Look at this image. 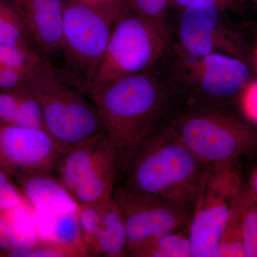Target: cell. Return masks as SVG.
I'll list each match as a JSON object with an SVG mask.
<instances>
[{
    "mask_svg": "<svg viewBox=\"0 0 257 257\" xmlns=\"http://www.w3.org/2000/svg\"><path fill=\"white\" fill-rule=\"evenodd\" d=\"M208 167L170 124L158 122L118 165L115 189L194 207Z\"/></svg>",
    "mask_w": 257,
    "mask_h": 257,
    "instance_id": "obj_1",
    "label": "cell"
},
{
    "mask_svg": "<svg viewBox=\"0 0 257 257\" xmlns=\"http://www.w3.org/2000/svg\"><path fill=\"white\" fill-rule=\"evenodd\" d=\"M152 67L85 92L116 148L117 166L159 122L172 96Z\"/></svg>",
    "mask_w": 257,
    "mask_h": 257,
    "instance_id": "obj_2",
    "label": "cell"
},
{
    "mask_svg": "<svg viewBox=\"0 0 257 257\" xmlns=\"http://www.w3.org/2000/svg\"><path fill=\"white\" fill-rule=\"evenodd\" d=\"M61 72L84 92L92 82L125 0H64Z\"/></svg>",
    "mask_w": 257,
    "mask_h": 257,
    "instance_id": "obj_3",
    "label": "cell"
},
{
    "mask_svg": "<svg viewBox=\"0 0 257 257\" xmlns=\"http://www.w3.org/2000/svg\"><path fill=\"white\" fill-rule=\"evenodd\" d=\"M25 84L40 104L45 130L65 150L104 132L90 99L50 61L39 64Z\"/></svg>",
    "mask_w": 257,
    "mask_h": 257,
    "instance_id": "obj_4",
    "label": "cell"
},
{
    "mask_svg": "<svg viewBox=\"0 0 257 257\" xmlns=\"http://www.w3.org/2000/svg\"><path fill=\"white\" fill-rule=\"evenodd\" d=\"M170 124L191 152L209 167L235 162L257 152L256 132L215 109H193Z\"/></svg>",
    "mask_w": 257,
    "mask_h": 257,
    "instance_id": "obj_5",
    "label": "cell"
},
{
    "mask_svg": "<svg viewBox=\"0 0 257 257\" xmlns=\"http://www.w3.org/2000/svg\"><path fill=\"white\" fill-rule=\"evenodd\" d=\"M169 37L134 13L126 2L88 89L99 87L153 67L168 47Z\"/></svg>",
    "mask_w": 257,
    "mask_h": 257,
    "instance_id": "obj_6",
    "label": "cell"
},
{
    "mask_svg": "<svg viewBox=\"0 0 257 257\" xmlns=\"http://www.w3.org/2000/svg\"><path fill=\"white\" fill-rule=\"evenodd\" d=\"M116 173V148L103 132L66 150L52 175L85 206L112 199Z\"/></svg>",
    "mask_w": 257,
    "mask_h": 257,
    "instance_id": "obj_7",
    "label": "cell"
},
{
    "mask_svg": "<svg viewBox=\"0 0 257 257\" xmlns=\"http://www.w3.org/2000/svg\"><path fill=\"white\" fill-rule=\"evenodd\" d=\"M242 184L239 160L208 167L188 226L192 257H216L230 208Z\"/></svg>",
    "mask_w": 257,
    "mask_h": 257,
    "instance_id": "obj_8",
    "label": "cell"
},
{
    "mask_svg": "<svg viewBox=\"0 0 257 257\" xmlns=\"http://www.w3.org/2000/svg\"><path fill=\"white\" fill-rule=\"evenodd\" d=\"M113 198L122 216L127 253L160 236L188 228L193 206L138 193L115 189Z\"/></svg>",
    "mask_w": 257,
    "mask_h": 257,
    "instance_id": "obj_9",
    "label": "cell"
},
{
    "mask_svg": "<svg viewBox=\"0 0 257 257\" xmlns=\"http://www.w3.org/2000/svg\"><path fill=\"white\" fill-rule=\"evenodd\" d=\"M65 150L46 130L0 124V169L10 175L53 174Z\"/></svg>",
    "mask_w": 257,
    "mask_h": 257,
    "instance_id": "obj_10",
    "label": "cell"
},
{
    "mask_svg": "<svg viewBox=\"0 0 257 257\" xmlns=\"http://www.w3.org/2000/svg\"><path fill=\"white\" fill-rule=\"evenodd\" d=\"M180 12L178 37L184 52L194 57L222 52L240 58L241 52L236 37L224 23V10L204 0Z\"/></svg>",
    "mask_w": 257,
    "mask_h": 257,
    "instance_id": "obj_11",
    "label": "cell"
},
{
    "mask_svg": "<svg viewBox=\"0 0 257 257\" xmlns=\"http://www.w3.org/2000/svg\"><path fill=\"white\" fill-rule=\"evenodd\" d=\"M180 59L187 84L209 100L234 97L249 82L250 69L239 57L222 52L194 57L182 51Z\"/></svg>",
    "mask_w": 257,
    "mask_h": 257,
    "instance_id": "obj_12",
    "label": "cell"
},
{
    "mask_svg": "<svg viewBox=\"0 0 257 257\" xmlns=\"http://www.w3.org/2000/svg\"><path fill=\"white\" fill-rule=\"evenodd\" d=\"M77 216L88 256H128L126 229L114 198L80 206Z\"/></svg>",
    "mask_w": 257,
    "mask_h": 257,
    "instance_id": "obj_13",
    "label": "cell"
},
{
    "mask_svg": "<svg viewBox=\"0 0 257 257\" xmlns=\"http://www.w3.org/2000/svg\"><path fill=\"white\" fill-rule=\"evenodd\" d=\"M45 60L60 59L64 0H10Z\"/></svg>",
    "mask_w": 257,
    "mask_h": 257,
    "instance_id": "obj_14",
    "label": "cell"
},
{
    "mask_svg": "<svg viewBox=\"0 0 257 257\" xmlns=\"http://www.w3.org/2000/svg\"><path fill=\"white\" fill-rule=\"evenodd\" d=\"M15 177L25 200L35 210L51 216L78 212V203L52 174H30Z\"/></svg>",
    "mask_w": 257,
    "mask_h": 257,
    "instance_id": "obj_15",
    "label": "cell"
},
{
    "mask_svg": "<svg viewBox=\"0 0 257 257\" xmlns=\"http://www.w3.org/2000/svg\"><path fill=\"white\" fill-rule=\"evenodd\" d=\"M257 201L251 186H241L225 223L216 257H244L243 228L248 207Z\"/></svg>",
    "mask_w": 257,
    "mask_h": 257,
    "instance_id": "obj_16",
    "label": "cell"
},
{
    "mask_svg": "<svg viewBox=\"0 0 257 257\" xmlns=\"http://www.w3.org/2000/svg\"><path fill=\"white\" fill-rule=\"evenodd\" d=\"M37 243L32 208L26 200L15 209L0 212V250L3 256L7 251L31 247Z\"/></svg>",
    "mask_w": 257,
    "mask_h": 257,
    "instance_id": "obj_17",
    "label": "cell"
},
{
    "mask_svg": "<svg viewBox=\"0 0 257 257\" xmlns=\"http://www.w3.org/2000/svg\"><path fill=\"white\" fill-rule=\"evenodd\" d=\"M0 45L24 47L39 52L23 20L10 0H0Z\"/></svg>",
    "mask_w": 257,
    "mask_h": 257,
    "instance_id": "obj_18",
    "label": "cell"
},
{
    "mask_svg": "<svg viewBox=\"0 0 257 257\" xmlns=\"http://www.w3.org/2000/svg\"><path fill=\"white\" fill-rule=\"evenodd\" d=\"M134 257H192L188 228L160 236L139 248Z\"/></svg>",
    "mask_w": 257,
    "mask_h": 257,
    "instance_id": "obj_19",
    "label": "cell"
},
{
    "mask_svg": "<svg viewBox=\"0 0 257 257\" xmlns=\"http://www.w3.org/2000/svg\"><path fill=\"white\" fill-rule=\"evenodd\" d=\"M130 10L169 37L167 28L170 0H125Z\"/></svg>",
    "mask_w": 257,
    "mask_h": 257,
    "instance_id": "obj_20",
    "label": "cell"
},
{
    "mask_svg": "<svg viewBox=\"0 0 257 257\" xmlns=\"http://www.w3.org/2000/svg\"><path fill=\"white\" fill-rule=\"evenodd\" d=\"M17 89L19 96V108L15 125L45 130L43 114L37 98L26 84Z\"/></svg>",
    "mask_w": 257,
    "mask_h": 257,
    "instance_id": "obj_21",
    "label": "cell"
},
{
    "mask_svg": "<svg viewBox=\"0 0 257 257\" xmlns=\"http://www.w3.org/2000/svg\"><path fill=\"white\" fill-rule=\"evenodd\" d=\"M3 256L76 257L87 256V255L79 248L58 243L39 242L31 247L18 248L7 251Z\"/></svg>",
    "mask_w": 257,
    "mask_h": 257,
    "instance_id": "obj_22",
    "label": "cell"
},
{
    "mask_svg": "<svg viewBox=\"0 0 257 257\" xmlns=\"http://www.w3.org/2000/svg\"><path fill=\"white\" fill-rule=\"evenodd\" d=\"M244 257H257V201L248 207L243 228Z\"/></svg>",
    "mask_w": 257,
    "mask_h": 257,
    "instance_id": "obj_23",
    "label": "cell"
},
{
    "mask_svg": "<svg viewBox=\"0 0 257 257\" xmlns=\"http://www.w3.org/2000/svg\"><path fill=\"white\" fill-rule=\"evenodd\" d=\"M17 88L0 91V124L15 125L19 108Z\"/></svg>",
    "mask_w": 257,
    "mask_h": 257,
    "instance_id": "obj_24",
    "label": "cell"
},
{
    "mask_svg": "<svg viewBox=\"0 0 257 257\" xmlns=\"http://www.w3.org/2000/svg\"><path fill=\"white\" fill-rule=\"evenodd\" d=\"M239 98L243 114L257 124V79L246 84L239 94Z\"/></svg>",
    "mask_w": 257,
    "mask_h": 257,
    "instance_id": "obj_25",
    "label": "cell"
},
{
    "mask_svg": "<svg viewBox=\"0 0 257 257\" xmlns=\"http://www.w3.org/2000/svg\"><path fill=\"white\" fill-rule=\"evenodd\" d=\"M24 202L23 193L11 180L0 187V212L15 209Z\"/></svg>",
    "mask_w": 257,
    "mask_h": 257,
    "instance_id": "obj_26",
    "label": "cell"
},
{
    "mask_svg": "<svg viewBox=\"0 0 257 257\" xmlns=\"http://www.w3.org/2000/svg\"><path fill=\"white\" fill-rule=\"evenodd\" d=\"M199 1H204V0H170V8L172 7L176 9L181 10L192 3ZM205 1L214 3L225 12L234 10L237 6V0H205Z\"/></svg>",
    "mask_w": 257,
    "mask_h": 257,
    "instance_id": "obj_27",
    "label": "cell"
},
{
    "mask_svg": "<svg viewBox=\"0 0 257 257\" xmlns=\"http://www.w3.org/2000/svg\"><path fill=\"white\" fill-rule=\"evenodd\" d=\"M10 181V175L8 172L0 169V187Z\"/></svg>",
    "mask_w": 257,
    "mask_h": 257,
    "instance_id": "obj_28",
    "label": "cell"
},
{
    "mask_svg": "<svg viewBox=\"0 0 257 257\" xmlns=\"http://www.w3.org/2000/svg\"><path fill=\"white\" fill-rule=\"evenodd\" d=\"M251 187L257 196V172L255 174L254 177H253L252 184H251Z\"/></svg>",
    "mask_w": 257,
    "mask_h": 257,
    "instance_id": "obj_29",
    "label": "cell"
},
{
    "mask_svg": "<svg viewBox=\"0 0 257 257\" xmlns=\"http://www.w3.org/2000/svg\"><path fill=\"white\" fill-rule=\"evenodd\" d=\"M0 256H3V251L0 250Z\"/></svg>",
    "mask_w": 257,
    "mask_h": 257,
    "instance_id": "obj_30",
    "label": "cell"
},
{
    "mask_svg": "<svg viewBox=\"0 0 257 257\" xmlns=\"http://www.w3.org/2000/svg\"><path fill=\"white\" fill-rule=\"evenodd\" d=\"M256 64H257V50H256Z\"/></svg>",
    "mask_w": 257,
    "mask_h": 257,
    "instance_id": "obj_31",
    "label": "cell"
},
{
    "mask_svg": "<svg viewBox=\"0 0 257 257\" xmlns=\"http://www.w3.org/2000/svg\"><path fill=\"white\" fill-rule=\"evenodd\" d=\"M252 1L254 2V3H256L257 4V0H252Z\"/></svg>",
    "mask_w": 257,
    "mask_h": 257,
    "instance_id": "obj_32",
    "label": "cell"
},
{
    "mask_svg": "<svg viewBox=\"0 0 257 257\" xmlns=\"http://www.w3.org/2000/svg\"><path fill=\"white\" fill-rule=\"evenodd\" d=\"M92 1H97V0H92Z\"/></svg>",
    "mask_w": 257,
    "mask_h": 257,
    "instance_id": "obj_33",
    "label": "cell"
}]
</instances>
